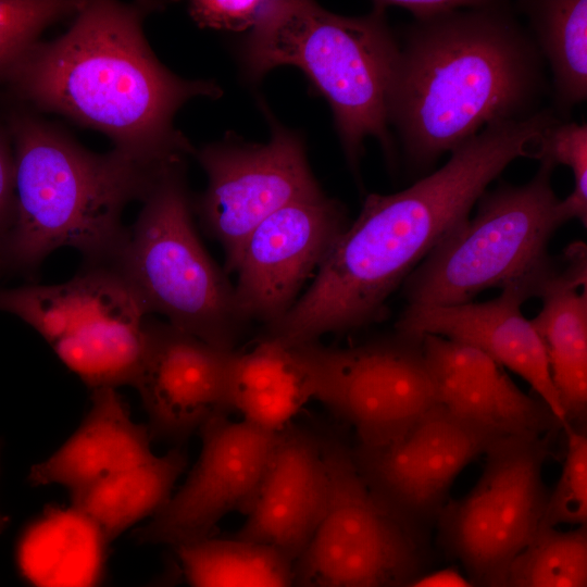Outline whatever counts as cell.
<instances>
[{"label":"cell","mask_w":587,"mask_h":587,"mask_svg":"<svg viewBox=\"0 0 587 587\" xmlns=\"http://www.w3.org/2000/svg\"><path fill=\"white\" fill-rule=\"evenodd\" d=\"M532 140L524 123L491 125L409 188L369 195L308 290L267 325V336L296 346L375 321L397 287L470 217L487 187L515 159L528 157Z\"/></svg>","instance_id":"cell-1"},{"label":"cell","mask_w":587,"mask_h":587,"mask_svg":"<svg viewBox=\"0 0 587 587\" xmlns=\"http://www.w3.org/2000/svg\"><path fill=\"white\" fill-rule=\"evenodd\" d=\"M149 5L83 1L68 30L37 41L9 78L38 110L99 130L145 163L165 165L191 150L173 127L176 111L221 89L184 79L158 61L142 32Z\"/></svg>","instance_id":"cell-2"},{"label":"cell","mask_w":587,"mask_h":587,"mask_svg":"<svg viewBox=\"0 0 587 587\" xmlns=\"http://www.w3.org/2000/svg\"><path fill=\"white\" fill-rule=\"evenodd\" d=\"M540 55L503 2L415 22L399 46L388 104L410 164L423 172L486 127L538 112Z\"/></svg>","instance_id":"cell-3"},{"label":"cell","mask_w":587,"mask_h":587,"mask_svg":"<svg viewBox=\"0 0 587 587\" xmlns=\"http://www.w3.org/2000/svg\"><path fill=\"white\" fill-rule=\"evenodd\" d=\"M14 142L15 217L0 250L4 270H35L70 247L109 264L124 238L122 213L142 200L170 164L145 163L118 149L91 152L29 112L10 120Z\"/></svg>","instance_id":"cell-4"},{"label":"cell","mask_w":587,"mask_h":587,"mask_svg":"<svg viewBox=\"0 0 587 587\" xmlns=\"http://www.w3.org/2000/svg\"><path fill=\"white\" fill-rule=\"evenodd\" d=\"M398 53L384 12L349 17L310 1H274L243 49L252 76L282 65L305 73L329 102L352 165L367 137L394 157L388 104Z\"/></svg>","instance_id":"cell-5"},{"label":"cell","mask_w":587,"mask_h":587,"mask_svg":"<svg viewBox=\"0 0 587 587\" xmlns=\"http://www.w3.org/2000/svg\"><path fill=\"white\" fill-rule=\"evenodd\" d=\"M555 167L540 162L524 185L484 192L476 213L447 235L404 280L409 305L448 307L473 301L489 288L536 297L555 266L548 253L564 224L552 185Z\"/></svg>","instance_id":"cell-6"},{"label":"cell","mask_w":587,"mask_h":587,"mask_svg":"<svg viewBox=\"0 0 587 587\" xmlns=\"http://www.w3.org/2000/svg\"><path fill=\"white\" fill-rule=\"evenodd\" d=\"M142 201L108 265L148 313L164 315L168 324L216 348L234 350L246 322L234 286L195 229L180 161L159 174Z\"/></svg>","instance_id":"cell-7"},{"label":"cell","mask_w":587,"mask_h":587,"mask_svg":"<svg viewBox=\"0 0 587 587\" xmlns=\"http://www.w3.org/2000/svg\"><path fill=\"white\" fill-rule=\"evenodd\" d=\"M329 497L296 558L292 587H410L432 564L429 535L414 528L367 488L351 446L322 432Z\"/></svg>","instance_id":"cell-8"},{"label":"cell","mask_w":587,"mask_h":587,"mask_svg":"<svg viewBox=\"0 0 587 587\" xmlns=\"http://www.w3.org/2000/svg\"><path fill=\"white\" fill-rule=\"evenodd\" d=\"M0 311L37 330L91 390L133 386L148 312L108 264H92L53 285L0 287Z\"/></svg>","instance_id":"cell-9"},{"label":"cell","mask_w":587,"mask_h":587,"mask_svg":"<svg viewBox=\"0 0 587 587\" xmlns=\"http://www.w3.org/2000/svg\"><path fill=\"white\" fill-rule=\"evenodd\" d=\"M553 435L497 438L472 489L442 509L435 526L438 544L461 564L473 587H497L538 532L549 494L544 467Z\"/></svg>","instance_id":"cell-10"},{"label":"cell","mask_w":587,"mask_h":587,"mask_svg":"<svg viewBox=\"0 0 587 587\" xmlns=\"http://www.w3.org/2000/svg\"><path fill=\"white\" fill-rule=\"evenodd\" d=\"M311 377L313 399L354 432V442L388 441L438 404L422 339L397 333L349 348L296 345Z\"/></svg>","instance_id":"cell-11"},{"label":"cell","mask_w":587,"mask_h":587,"mask_svg":"<svg viewBox=\"0 0 587 587\" xmlns=\"http://www.w3.org/2000/svg\"><path fill=\"white\" fill-rule=\"evenodd\" d=\"M499 437L436 404L401 435L374 445L352 442L351 452L372 494L429 535L458 475Z\"/></svg>","instance_id":"cell-12"},{"label":"cell","mask_w":587,"mask_h":587,"mask_svg":"<svg viewBox=\"0 0 587 587\" xmlns=\"http://www.w3.org/2000/svg\"><path fill=\"white\" fill-rule=\"evenodd\" d=\"M198 160L209 177L198 211L224 249L227 272L263 220L294 201L323 195L302 141L280 126H274L267 143L217 142L201 149Z\"/></svg>","instance_id":"cell-13"},{"label":"cell","mask_w":587,"mask_h":587,"mask_svg":"<svg viewBox=\"0 0 587 587\" xmlns=\"http://www.w3.org/2000/svg\"><path fill=\"white\" fill-rule=\"evenodd\" d=\"M200 455L179 489L133 532L137 545L174 549L207 539L228 513L252 508L276 433L220 415L198 432Z\"/></svg>","instance_id":"cell-14"},{"label":"cell","mask_w":587,"mask_h":587,"mask_svg":"<svg viewBox=\"0 0 587 587\" xmlns=\"http://www.w3.org/2000/svg\"><path fill=\"white\" fill-rule=\"evenodd\" d=\"M346 222L341 205L321 195L294 201L255 226L233 270L236 307L243 322L270 325L283 317L348 227Z\"/></svg>","instance_id":"cell-15"},{"label":"cell","mask_w":587,"mask_h":587,"mask_svg":"<svg viewBox=\"0 0 587 587\" xmlns=\"http://www.w3.org/2000/svg\"><path fill=\"white\" fill-rule=\"evenodd\" d=\"M234 353L168 323L147 320L133 387L148 415L152 440L182 446L208 421L233 410L229 369Z\"/></svg>","instance_id":"cell-16"},{"label":"cell","mask_w":587,"mask_h":587,"mask_svg":"<svg viewBox=\"0 0 587 587\" xmlns=\"http://www.w3.org/2000/svg\"><path fill=\"white\" fill-rule=\"evenodd\" d=\"M328 497L322 432L291 422L276 433L254 503L232 537L272 546L296 560Z\"/></svg>","instance_id":"cell-17"},{"label":"cell","mask_w":587,"mask_h":587,"mask_svg":"<svg viewBox=\"0 0 587 587\" xmlns=\"http://www.w3.org/2000/svg\"><path fill=\"white\" fill-rule=\"evenodd\" d=\"M528 297L504 289L484 302L448 307L408 305L396 332L411 336L437 335L470 345L522 377L561 426L564 414L554 388L544 344L532 320L522 312Z\"/></svg>","instance_id":"cell-18"},{"label":"cell","mask_w":587,"mask_h":587,"mask_svg":"<svg viewBox=\"0 0 587 587\" xmlns=\"http://www.w3.org/2000/svg\"><path fill=\"white\" fill-rule=\"evenodd\" d=\"M422 352L438 404L498 435L555 434L549 408L524 392L504 367L480 350L437 335H423Z\"/></svg>","instance_id":"cell-19"},{"label":"cell","mask_w":587,"mask_h":587,"mask_svg":"<svg viewBox=\"0 0 587 587\" xmlns=\"http://www.w3.org/2000/svg\"><path fill=\"white\" fill-rule=\"evenodd\" d=\"M90 408L73 435L48 459L32 466V486L60 485L70 495L152 459V437L136 423L116 388L91 390Z\"/></svg>","instance_id":"cell-20"},{"label":"cell","mask_w":587,"mask_h":587,"mask_svg":"<svg viewBox=\"0 0 587 587\" xmlns=\"http://www.w3.org/2000/svg\"><path fill=\"white\" fill-rule=\"evenodd\" d=\"M536 297L541 311L532 320L548 359L565 425L584 427L587 416V249L582 241L565 250ZM562 428V429H563Z\"/></svg>","instance_id":"cell-21"},{"label":"cell","mask_w":587,"mask_h":587,"mask_svg":"<svg viewBox=\"0 0 587 587\" xmlns=\"http://www.w3.org/2000/svg\"><path fill=\"white\" fill-rule=\"evenodd\" d=\"M110 544L74 507L49 505L23 534L18 565L32 587H100Z\"/></svg>","instance_id":"cell-22"},{"label":"cell","mask_w":587,"mask_h":587,"mask_svg":"<svg viewBox=\"0 0 587 587\" xmlns=\"http://www.w3.org/2000/svg\"><path fill=\"white\" fill-rule=\"evenodd\" d=\"M232 409L242 420L276 433L313 399L310 373L296 347L266 337L251 351L235 352L229 369Z\"/></svg>","instance_id":"cell-23"},{"label":"cell","mask_w":587,"mask_h":587,"mask_svg":"<svg viewBox=\"0 0 587 587\" xmlns=\"http://www.w3.org/2000/svg\"><path fill=\"white\" fill-rule=\"evenodd\" d=\"M187 465L186 449L173 447L163 455H154L70 495L71 505L89 517L112 542L133 524L163 507Z\"/></svg>","instance_id":"cell-24"},{"label":"cell","mask_w":587,"mask_h":587,"mask_svg":"<svg viewBox=\"0 0 587 587\" xmlns=\"http://www.w3.org/2000/svg\"><path fill=\"white\" fill-rule=\"evenodd\" d=\"M172 551L190 587H292L295 560L268 545L211 536Z\"/></svg>","instance_id":"cell-25"},{"label":"cell","mask_w":587,"mask_h":587,"mask_svg":"<svg viewBox=\"0 0 587 587\" xmlns=\"http://www.w3.org/2000/svg\"><path fill=\"white\" fill-rule=\"evenodd\" d=\"M550 65L557 110L565 114L587 98V1L519 2Z\"/></svg>","instance_id":"cell-26"},{"label":"cell","mask_w":587,"mask_h":587,"mask_svg":"<svg viewBox=\"0 0 587 587\" xmlns=\"http://www.w3.org/2000/svg\"><path fill=\"white\" fill-rule=\"evenodd\" d=\"M497 587H587V525L539 527Z\"/></svg>","instance_id":"cell-27"},{"label":"cell","mask_w":587,"mask_h":587,"mask_svg":"<svg viewBox=\"0 0 587 587\" xmlns=\"http://www.w3.org/2000/svg\"><path fill=\"white\" fill-rule=\"evenodd\" d=\"M83 1L0 0V79L8 77L20 59L51 23L76 14Z\"/></svg>","instance_id":"cell-28"},{"label":"cell","mask_w":587,"mask_h":587,"mask_svg":"<svg viewBox=\"0 0 587 587\" xmlns=\"http://www.w3.org/2000/svg\"><path fill=\"white\" fill-rule=\"evenodd\" d=\"M533 159L567 166L574 178L572 192L560 200L559 213L563 223L578 220L587 225V126L576 122L552 123L539 138Z\"/></svg>","instance_id":"cell-29"},{"label":"cell","mask_w":587,"mask_h":587,"mask_svg":"<svg viewBox=\"0 0 587 587\" xmlns=\"http://www.w3.org/2000/svg\"><path fill=\"white\" fill-rule=\"evenodd\" d=\"M565 455L555 486L549 490L540 527L587 525L586 426H566Z\"/></svg>","instance_id":"cell-30"},{"label":"cell","mask_w":587,"mask_h":587,"mask_svg":"<svg viewBox=\"0 0 587 587\" xmlns=\"http://www.w3.org/2000/svg\"><path fill=\"white\" fill-rule=\"evenodd\" d=\"M273 3L261 0H193L189 3V14L200 27L242 32L253 29Z\"/></svg>","instance_id":"cell-31"},{"label":"cell","mask_w":587,"mask_h":587,"mask_svg":"<svg viewBox=\"0 0 587 587\" xmlns=\"http://www.w3.org/2000/svg\"><path fill=\"white\" fill-rule=\"evenodd\" d=\"M488 1L477 0H388L375 1L374 9L385 12L387 8H399L411 13L415 22H429L457 11L479 8Z\"/></svg>","instance_id":"cell-32"},{"label":"cell","mask_w":587,"mask_h":587,"mask_svg":"<svg viewBox=\"0 0 587 587\" xmlns=\"http://www.w3.org/2000/svg\"><path fill=\"white\" fill-rule=\"evenodd\" d=\"M15 217V165L3 136L0 134V250Z\"/></svg>","instance_id":"cell-33"},{"label":"cell","mask_w":587,"mask_h":587,"mask_svg":"<svg viewBox=\"0 0 587 587\" xmlns=\"http://www.w3.org/2000/svg\"><path fill=\"white\" fill-rule=\"evenodd\" d=\"M183 579L180 566L172 553L165 557L161 571L141 587H178Z\"/></svg>","instance_id":"cell-34"},{"label":"cell","mask_w":587,"mask_h":587,"mask_svg":"<svg viewBox=\"0 0 587 587\" xmlns=\"http://www.w3.org/2000/svg\"><path fill=\"white\" fill-rule=\"evenodd\" d=\"M410 587H473L454 571H442L433 575L423 576Z\"/></svg>","instance_id":"cell-35"},{"label":"cell","mask_w":587,"mask_h":587,"mask_svg":"<svg viewBox=\"0 0 587 587\" xmlns=\"http://www.w3.org/2000/svg\"><path fill=\"white\" fill-rule=\"evenodd\" d=\"M2 449V441L0 439V454ZM11 519L0 511V535L9 527Z\"/></svg>","instance_id":"cell-36"},{"label":"cell","mask_w":587,"mask_h":587,"mask_svg":"<svg viewBox=\"0 0 587 587\" xmlns=\"http://www.w3.org/2000/svg\"><path fill=\"white\" fill-rule=\"evenodd\" d=\"M3 270H4V267H3V264H2V261H1V257H0V274H1V272H2Z\"/></svg>","instance_id":"cell-37"}]
</instances>
